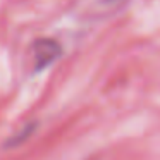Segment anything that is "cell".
Instances as JSON below:
<instances>
[{
	"mask_svg": "<svg viewBox=\"0 0 160 160\" xmlns=\"http://www.w3.org/2000/svg\"><path fill=\"white\" fill-rule=\"evenodd\" d=\"M60 55V45L55 40H38L33 45V62H35V69L42 71L47 66L57 60Z\"/></svg>",
	"mask_w": 160,
	"mask_h": 160,
	"instance_id": "1",
	"label": "cell"
}]
</instances>
